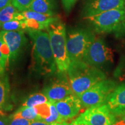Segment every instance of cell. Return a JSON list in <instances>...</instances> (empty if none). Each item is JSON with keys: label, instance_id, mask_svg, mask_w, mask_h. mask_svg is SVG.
Returning <instances> with one entry per match:
<instances>
[{"label": "cell", "instance_id": "1", "mask_svg": "<svg viewBox=\"0 0 125 125\" xmlns=\"http://www.w3.org/2000/svg\"><path fill=\"white\" fill-rule=\"evenodd\" d=\"M27 33L33 44L32 68L40 75L51 76L57 66L51 45L49 34L42 30H29Z\"/></svg>", "mask_w": 125, "mask_h": 125}, {"label": "cell", "instance_id": "2", "mask_svg": "<svg viewBox=\"0 0 125 125\" xmlns=\"http://www.w3.org/2000/svg\"><path fill=\"white\" fill-rule=\"evenodd\" d=\"M67 76L73 93L78 97L96 83L106 79L102 70L82 60L70 62Z\"/></svg>", "mask_w": 125, "mask_h": 125}, {"label": "cell", "instance_id": "3", "mask_svg": "<svg viewBox=\"0 0 125 125\" xmlns=\"http://www.w3.org/2000/svg\"><path fill=\"white\" fill-rule=\"evenodd\" d=\"M59 74L67 73L70 64L67 50V34L65 26L60 21L52 23L46 29Z\"/></svg>", "mask_w": 125, "mask_h": 125}, {"label": "cell", "instance_id": "4", "mask_svg": "<svg viewBox=\"0 0 125 125\" xmlns=\"http://www.w3.org/2000/svg\"><path fill=\"white\" fill-rule=\"evenodd\" d=\"M95 38L96 36L90 29L82 28L69 31L67 36V50L70 62L82 60Z\"/></svg>", "mask_w": 125, "mask_h": 125}, {"label": "cell", "instance_id": "5", "mask_svg": "<svg viewBox=\"0 0 125 125\" xmlns=\"http://www.w3.org/2000/svg\"><path fill=\"white\" fill-rule=\"evenodd\" d=\"M125 18V7L113 9L85 18L96 32L109 33L117 31Z\"/></svg>", "mask_w": 125, "mask_h": 125}, {"label": "cell", "instance_id": "6", "mask_svg": "<svg viewBox=\"0 0 125 125\" xmlns=\"http://www.w3.org/2000/svg\"><path fill=\"white\" fill-rule=\"evenodd\" d=\"M116 86V82L112 79H105L96 83L78 97L82 107L89 108L105 104Z\"/></svg>", "mask_w": 125, "mask_h": 125}, {"label": "cell", "instance_id": "7", "mask_svg": "<svg viewBox=\"0 0 125 125\" xmlns=\"http://www.w3.org/2000/svg\"><path fill=\"white\" fill-rule=\"evenodd\" d=\"M82 61L101 70L113 63V52L103 39L96 38L85 52Z\"/></svg>", "mask_w": 125, "mask_h": 125}, {"label": "cell", "instance_id": "8", "mask_svg": "<svg viewBox=\"0 0 125 125\" xmlns=\"http://www.w3.org/2000/svg\"><path fill=\"white\" fill-rule=\"evenodd\" d=\"M78 118L86 125H113L117 121L105 104L87 108Z\"/></svg>", "mask_w": 125, "mask_h": 125}, {"label": "cell", "instance_id": "9", "mask_svg": "<svg viewBox=\"0 0 125 125\" xmlns=\"http://www.w3.org/2000/svg\"><path fill=\"white\" fill-rule=\"evenodd\" d=\"M4 41L7 43L10 51L9 64L16 63L21 57L25 47L27 43V39L24 31H0Z\"/></svg>", "mask_w": 125, "mask_h": 125}, {"label": "cell", "instance_id": "10", "mask_svg": "<svg viewBox=\"0 0 125 125\" xmlns=\"http://www.w3.org/2000/svg\"><path fill=\"white\" fill-rule=\"evenodd\" d=\"M67 75L58 73V77L43 88L42 93L51 103L62 100L74 94Z\"/></svg>", "mask_w": 125, "mask_h": 125}, {"label": "cell", "instance_id": "11", "mask_svg": "<svg viewBox=\"0 0 125 125\" xmlns=\"http://www.w3.org/2000/svg\"><path fill=\"white\" fill-rule=\"evenodd\" d=\"M125 7V0H86L83 8L85 18Z\"/></svg>", "mask_w": 125, "mask_h": 125}, {"label": "cell", "instance_id": "12", "mask_svg": "<svg viewBox=\"0 0 125 125\" xmlns=\"http://www.w3.org/2000/svg\"><path fill=\"white\" fill-rule=\"evenodd\" d=\"M53 104L63 121L76 116L82 107L80 99L74 94Z\"/></svg>", "mask_w": 125, "mask_h": 125}, {"label": "cell", "instance_id": "13", "mask_svg": "<svg viewBox=\"0 0 125 125\" xmlns=\"http://www.w3.org/2000/svg\"><path fill=\"white\" fill-rule=\"evenodd\" d=\"M105 104L116 118L125 116V82L116 86Z\"/></svg>", "mask_w": 125, "mask_h": 125}, {"label": "cell", "instance_id": "14", "mask_svg": "<svg viewBox=\"0 0 125 125\" xmlns=\"http://www.w3.org/2000/svg\"><path fill=\"white\" fill-rule=\"evenodd\" d=\"M10 101V85L8 77L5 74L0 76V112L8 111L12 109Z\"/></svg>", "mask_w": 125, "mask_h": 125}, {"label": "cell", "instance_id": "15", "mask_svg": "<svg viewBox=\"0 0 125 125\" xmlns=\"http://www.w3.org/2000/svg\"><path fill=\"white\" fill-rule=\"evenodd\" d=\"M25 19H33L45 26L46 28L52 23L59 21V17L56 15H47L32 10H25L21 12Z\"/></svg>", "mask_w": 125, "mask_h": 125}, {"label": "cell", "instance_id": "16", "mask_svg": "<svg viewBox=\"0 0 125 125\" xmlns=\"http://www.w3.org/2000/svg\"><path fill=\"white\" fill-rule=\"evenodd\" d=\"M28 10L47 15H55V0H34Z\"/></svg>", "mask_w": 125, "mask_h": 125}, {"label": "cell", "instance_id": "17", "mask_svg": "<svg viewBox=\"0 0 125 125\" xmlns=\"http://www.w3.org/2000/svg\"><path fill=\"white\" fill-rule=\"evenodd\" d=\"M10 51L7 43L0 33V76L5 74V70L9 64Z\"/></svg>", "mask_w": 125, "mask_h": 125}, {"label": "cell", "instance_id": "18", "mask_svg": "<svg viewBox=\"0 0 125 125\" xmlns=\"http://www.w3.org/2000/svg\"><path fill=\"white\" fill-rule=\"evenodd\" d=\"M20 11L10 3L5 7L0 9V23H3L10 20H16Z\"/></svg>", "mask_w": 125, "mask_h": 125}, {"label": "cell", "instance_id": "19", "mask_svg": "<svg viewBox=\"0 0 125 125\" xmlns=\"http://www.w3.org/2000/svg\"><path fill=\"white\" fill-rule=\"evenodd\" d=\"M12 115L14 116L22 118L31 121L41 119L34 107L21 106Z\"/></svg>", "mask_w": 125, "mask_h": 125}, {"label": "cell", "instance_id": "20", "mask_svg": "<svg viewBox=\"0 0 125 125\" xmlns=\"http://www.w3.org/2000/svg\"><path fill=\"white\" fill-rule=\"evenodd\" d=\"M48 99L46 96L42 93H35L32 94L25 100L22 106L29 107H34L39 104L48 102Z\"/></svg>", "mask_w": 125, "mask_h": 125}, {"label": "cell", "instance_id": "21", "mask_svg": "<svg viewBox=\"0 0 125 125\" xmlns=\"http://www.w3.org/2000/svg\"><path fill=\"white\" fill-rule=\"evenodd\" d=\"M114 76L120 82H125V47L121 52Z\"/></svg>", "mask_w": 125, "mask_h": 125}, {"label": "cell", "instance_id": "22", "mask_svg": "<svg viewBox=\"0 0 125 125\" xmlns=\"http://www.w3.org/2000/svg\"><path fill=\"white\" fill-rule=\"evenodd\" d=\"M0 27L4 31H26V27L23 20H13L0 23Z\"/></svg>", "mask_w": 125, "mask_h": 125}, {"label": "cell", "instance_id": "23", "mask_svg": "<svg viewBox=\"0 0 125 125\" xmlns=\"http://www.w3.org/2000/svg\"><path fill=\"white\" fill-rule=\"evenodd\" d=\"M41 119L45 120L51 115V103L49 101L39 104L34 107Z\"/></svg>", "mask_w": 125, "mask_h": 125}, {"label": "cell", "instance_id": "24", "mask_svg": "<svg viewBox=\"0 0 125 125\" xmlns=\"http://www.w3.org/2000/svg\"><path fill=\"white\" fill-rule=\"evenodd\" d=\"M23 21L26 27V31H27L29 30H43L47 29L44 25L33 19H25Z\"/></svg>", "mask_w": 125, "mask_h": 125}, {"label": "cell", "instance_id": "25", "mask_svg": "<svg viewBox=\"0 0 125 125\" xmlns=\"http://www.w3.org/2000/svg\"><path fill=\"white\" fill-rule=\"evenodd\" d=\"M50 102V101H49ZM46 122L49 123H52L56 122H62L63 121L61 118L60 114H59L57 109L54 105L53 103H51V115L49 117L44 120Z\"/></svg>", "mask_w": 125, "mask_h": 125}, {"label": "cell", "instance_id": "26", "mask_svg": "<svg viewBox=\"0 0 125 125\" xmlns=\"http://www.w3.org/2000/svg\"><path fill=\"white\" fill-rule=\"evenodd\" d=\"M34 0H12V3L20 12L28 10L31 3Z\"/></svg>", "mask_w": 125, "mask_h": 125}, {"label": "cell", "instance_id": "27", "mask_svg": "<svg viewBox=\"0 0 125 125\" xmlns=\"http://www.w3.org/2000/svg\"><path fill=\"white\" fill-rule=\"evenodd\" d=\"M31 122V121L19 117L14 116L12 114L9 116L8 125H30Z\"/></svg>", "mask_w": 125, "mask_h": 125}, {"label": "cell", "instance_id": "28", "mask_svg": "<svg viewBox=\"0 0 125 125\" xmlns=\"http://www.w3.org/2000/svg\"><path fill=\"white\" fill-rule=\"evenodd\" d=\"M78 0H62V6L67 13H69Z\"/></svg>", "mask_w": 125, "mask_h": 125}, {"label": "cell", "instance_id": "29", "mask_svg": "<svg viewBox=\"0 0 125 125\" xmlns=\"http://www.w3.org/2000/svg\"><path fill=\"white\" fill-rule=\"evenodd\" d=\"M9 116L4 114L0 115V125H8Z\"/></svg>", "mask_w": 125, "mask_h": 125}, {"label": "cell", "instance_id": "30", "mask_svg": "<svg viewBox=\"0 0 125 125\" xmlns=\"http://www.w3.org/2000/svg\"><path fill=\"white\" fill-rule=\"evenodd\" d=\"M51 123L46 122L43 119H38L32 121L30 125H51Z\"/></svg>", "mask_w": 125, "mask_h": 125}, {"label": "cell", "instance_id": "31", "mask_svg": "<svg viewBox=\"0 0 125 125\" xmlns=\"http://www.w3.org/2000/svg\"><path fill=\"white\" fill-rule=\"evenodd\" d=\"M12 0H0V9L5 7L8 5L12 3Z\"/></svg>", "mask_w": 125, "mask_h": 125}, {"label": "cell", "instance_id": "32", "mask_svg": "<svg viewBox=\"0 0 125 125\" xmlns=\"http://www.w3.org/2000/svg\"><path fill=\"white\" fill-rule=\"evenodd\" d=\"M68 125H86L82 121H81L79 118H77L73 120Z\"/></svg>", "mask_w": 125, "mask_h": 125}, {"label": "cell", "instance_id": "33", "mask_svg": "<svg viewBox=\"0 0 125 125\" xmlns=\"http://www.w3.org/2000/svg\"><path fill=\"white\" fill-rule=\"evenodd\" d=\"M118 34H125V18L123 21L122 23L121 27L118 29V30L116 31Z\"/></svg>", "mask_w": 125, "mask_h": 125}, {"label": "cell", "instance_id": "34", "mask_svg": "<svg viewBox=\"0 0 125 125\" xmlns=\"http://www.w3.org/2000/svg\"><path fill=\"white\" fill-rule=\"evenodd\" d=\"M114 125H125V116L122 117L121 119L117 121Z\"/></svg>", "mask_w": 125, "mask_h": 125}, {"label": "cell", "instance_id": "35", "mask_svg": "<svg viewBox=\"0 0 125 125\" xmlns=\"http://www.w3.org/2000/svg\"><path fill=\"white\" fill-rule=\"evenodd\" d=\"M51 125H68V123L66 122V121H62V122H56L51 123Z\"/></svg>", "mask_w": 125, "mask_h": 125}, {"label": "cell", "instance_id": "36", "mask_svg": "<svg viewBox=\"0 0 125 125\" xmlns=\"http://www.w3.org/2000/svg\"></svg>", "mask_w": 125, "mask_h": 125}, {"label": "cell", "instance_id": "37", "mask_svg": "<svg viewBox=\"0 0 125 125\" xmlns=\"http://www.w3.org/2000/svg\"></svg>", "mask_w": 125, "mask_h": 125}]
</instances>
